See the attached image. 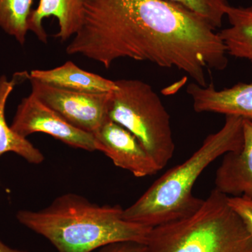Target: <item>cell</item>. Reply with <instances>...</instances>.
I'll list each match as a JSON object with an SVG mask.
<instances>
[{"label": "cell", "mask_w": 252, "mask_h": 252, "mask_svg": "<svg viewBox=\"0 0 252 252\" xmlns=\"http://www.w3.org/2000/svg\"><path fill=\"white\" fill-rule=\"evenodd\" d=\"M109 68L130 59L187 73L206 87V72L228 65L226 49L210 23L166 0H85L79 29L66 48Z\"/></svg>", "instance_id": "6da1fadb"}, {"label": "cell", "mask_w": 252, "mask_h": 252, "mask_svg": "<svg viewBox=\"0 0 252 252\" xmlns=\"http://www.w3.org/2000/svg\"><path fill=\"white\" fill-rule=\"evenodd\" d=\"M123 214L119 205H99L66 193L39 211L20 210L16 219L49 240L58 252H92L119 242L146 244L153 228L128 221Z\"/></svg>", "instance_id": "7a4b0ae2"}, {"label": "cell", "mask_w": 252, "mask_h": 252, "mask_svg": "<svg viewBox=\"0 0 252 252\" xmlns=\"http://www.w3.org/2000/svg\"><path fill=\"white\" fill-rule=\"evenodd\" d=\"M243 118L225 116L224 125L207 136L188 159L167 170L130 207L124 210L126 220L154 227L191 215L204 200L194 196L193 186L202 172L219 157L241 148Z\"/></svg>", "instance_id": "3957f363"}, {"label": "cell", "mask_w": 252, "mask_h": 252, "mask_svg": "<svg viewBox=\"0 0 252 252\" xmlns=\"http://www.w3.org/2000/svg\"><path fill=\"white\" fill-rule=\"evenodd\" d=\"M215 189L191 215L154 227L146 252H252V235Z\"/></svg>", "instance_id": "277c9868"}, {"label": "cell", "mask_w": 252, "mask_h": 252, "mask_svg": "<svg viewBox=\"0 0 252 252\" xmlns=\"http://www.w3.org/2000/svg\"><path fill=\"white\" fill-rule=\"evenodd\" d=\"M115 82L117 88L111 94L109 119L135 136L161 170L175 150L168 112L147 83L137 79Z\"/></svg>", "instance_id": "5b68a950"}, {"label": "cell", "mask_w": 252, "mask_h": 252, "mask_svg": "<svg viewBox=\"0 0 252 252\" xmlns=\"http://www.w3.org/2000/svg\"><path fill=\"white\" fill-rule=\"evenodd\" d=\"M31 81L32 92L43 103L57 112L68 123L94 134L108 119L112 93L89 94L65 90L34 79Z\"/></svg>", "instance_id": "8992f818"}, {"label": "cell", "mask_w": 252, "mask_h": 252, "mask_svg": "<svg viewBox=\"0 0 252 252\" xmlns=\"http://www.w3.org/2000/svg\"><path fill=\"white\" fill-rule=\"evenodd\" d=\"M11 127L26 138L32 134L42 132L74 148L97 151L93 134L71 125L32 93L18 104Z\"/></svg>", "instance_id": "52a82bcc"}, {"label": "cell", "mask_w": 252, "mask_h": 252, "mask_svg": "<svg viewBox=\"0 0 252 252\" xmlns=\"http://www.w3.org/2000/svg\"><path fill=\"white\" fill-rule=\"evenodd\" d=\"M94 135L97 151L109 157L116 166L127 170L136 177L154 175L160 171L135 136L109 118Z\"/></svg>", "instance_id": "ba28073f"}, {"label": "cell", "mask_w": 252, "mask_h": 252, "mask_svg": "<svg viewBox=\"0 0 252 252\" xmlns=\"http://www.w3.org/2000/svg\"><path fill=\"white\" fill-rule=\"evenodd\" d=\"M187 93L196 112L237 116L252 121V83H238L222 90H217L212 83L206 87L192 83Z\"/></svg>", "instance_id": "9c48e42d"}, {"label": "cell", "mask_w": 252, "mask_h": 252, "mask_svg": "<svg viewBox=\"0 0 252 252\" xmlns=\"http://www.w3.org/2000/svg\"><path fill=\"white\" fill-rule=\"evenodd\" d=\"M215 189L228 196L252 198V121L244 119L241 148L223 156L217 170Z\"/></svg>", "instance_id": "30bf717a"}, {"label": "cell", "mask_w": 252, "mask_h": 252, "mask_svg": "<svg viewBox=\"0 0 252 252\" xmlns=\"http://www.w3.org/2000/svg\"><path fill=\"white\" fill-rule=\"evenodd\" d=\"M85 0H39L33 9L29 21V31L39 40L47 43V34L43 22L46 18L54 17L59 23L56 37L64 41L77 33L80 27Z\"/></svg>", "instance_id": "8fae6325"}, {"label": "cell", "mask_w": 252, "mask_h": 252, "mask_svg": "<svg viewBox=\"0 0 252 252\" xmlns=\"http://www.w3.org/2000/svg\"><path fill=\"white\" fill-rule=\"evenodd\" d=\"M29 77L60 89L89 94H107L117 88L115 81L84 70L71 61L54 69H34Z\"/></svg>", "instance_id": "7c38bea8"}, {"label": "cell", "mask_w": 252, "mask_h": 252, "mask_svg": "<svg viewBox=\"0 0 252 252\" xmlns=\"http://www.w3.org/2000/svg\"><path fill=\"white\" fill-rule=\"evenodd\" d=\"M23 75V73H17L11 81L5 75L0 77V157L6 153H14L29 163L39 165L45 158L44 154L9 126L5 115L8 98Z\"/></svg>", "instance_id": "4fadbf2b"}, {"label": "cell", "mask_w": 252, "mask_h": 252, "mask_svg": "<svg viewBox=\"0 0 252 252\" xmlns=\"http://www.w3.org/2000/svg\"><path fill=\"white\" fill-rule=\"evenodd\" d=\"M225 16L230 26L219 32L228 55L252 64V5L228 6Z\"/></svg>", "instance_id": "5bb4252c"}, {"label": "cell", "mask_w": 252, "mask_h": 252, "mask_svg": "<svg viewBox=\"0 0 252 252\" xmlns=\"http://www.w3.org/2000/svg\"><path fill=\"white\" fill-rule=\"evenodd\" d=\"M34 0H0V28L24 45Z\"/></svg>", "instance_id": "9a60e30c"}, {"label": "cell", "mask_w": 252, "mask_h": 252, "mask_svg": "<svg viewBox=\"0 0 252 252\" xmlns=\"http://www.w3.org/2000/svg\"><path fill=\"white\" fill-rule=\"evenodd\" d=\"M191 11L215 28L221 27L229 4L226 0H166Z\"/></svg>", "instance_id": "2e32d148"}, {"label": "cell", "mask_w": 252, "mask_h": 252, "mask_svg": "<svg viewBox=\"0 0 252 252\" xmlns=\"http://www.w3.org/2000/svg\"><path fill=\"white\" fill-rule=\"evenodd\" d=\"M227 202L230 208L243 220L252 235V198L247 196H228Z\"/></svg>", "instance_id": "e0dca14e"}, {"label": "cell", "mask_w": 252, "mask_h": 252, "mask_svg": "<svg viewBox=\"0 0 252 252\" xmlns=\"http://www.w3.org/2000/svg\"><path fill=\"white\" fill-rule=\"evenodd\" d=\"M98 252H146V245L136 242H119L99 249Z\"/></svg>", "instance_id": "ac0fdd59"}, {"label": "cell", "mask_w": 252, "mask_h": 252, "mask_svg": "<svg viewBox=\"0 0 252 252\" xmlns=\"http://www.w3.org/2000/svg\"><path fill=\"white\" fill-rule=\"evenodd\" d=\"M0 252H28L23 251V250H16V249L11 248L6 245V244L3 243L0 240Z\"/></svg>", "instance_id": "d6986e66"}]
</instances>
